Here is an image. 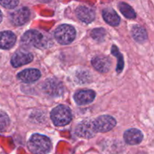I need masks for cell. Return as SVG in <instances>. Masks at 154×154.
Instances as JSON below:
<instances>
[{"label": "cell", "instance_id": "4", "mask_svg": "<svg viewBox=\"0 0 154 154\" xmlns=\"http://www.w3.org/2000/svg\"><path fill=\"white\" fill-rule=\"evenodd\" d=\"M21 42L27 46H34L36 48H41L46 45L44 35L37 30H29L24 33L21 38Z\"/></svg>", "mask_w": 154, "mask_h": 154}, {"label": "cell", "instance_id": "2", "mask_svg": "<svg viewBox=\"0 0 154 154\" xmlns=\"http://www.w3.org/2000/svg\"><path fill=\"white\" fill-rule=\"evenodd\" d=\"M51 119L56 126H66L72 120V113L68 107L59 105L51 111Z\"/></svg>", "mask_w": 154, "mask_h": 154}, {"label": "cell", "instance_id": "8", "mask_svg": "<svg viewBox=\"0 0 154 154\" xmlns=\"http://www.w3.org/2000/svg\"><path fill=\"white\" fill-rule=\"evenodd\" d=\"M30 11L29 8L23 7L17 9L11 13L10 16L11 21L14 26H22L28 21L29 18Z\"/></svg>", "mask_w": 154, "mask_h": 154}, {"label": "cell", "instance_id": "20", "mask_svg": "<svg viewBox=\"0 0 154 154\" xmlns=\"http://www.w3.org/2000/svg\"><path fill=\"white\" fill-rule=\"evenodd\" d=\"M9 118L4 112H0V132L5 130L9 125Z\"/></svg>", "mask_w": 154, "mask_h": 154}, {"label": "cell", "instance_id": "3", "mask_svg": "<svg viewBox=\"0 0 154 154\" xmlns=\"http://www.w3.org/2000/svg\"><path fill=\"white\" fill-rule=\"evenodd\" d=\"M54 36L56 40L61 45H69L75 40L76 32L72 26L63 24L56 29Z\"/></svg>", "mask_w": 154, "mask_h": 154}, {"label": "cell", "instance_id": "5", "mask_svg": "<svg viewBox=\"0 0 154 154\" xmlns=\"http://www.w3.org/2000/svg\"><path fill=\"white\" fill-rule=\"evenodd\" d=\"M43 90L45 93L53 97L61 96L64 91L63 84L55 78H50L45 82Z\"/></svg>", "mask_w": 154, "mask_h": 154}, {"label": "cell", "instance_id": "7", "mask_svg": "<svg viewBox=\"0 0 154 154\" xmlns=\"http://www.w3.org/2000/svg\"><path fill=\"white\" fill-rule=\"evenodd\" d=\"M75 132L77 135L81 138H91L96 135V131L95 129L93 122L90 120H84L77 126Z\"/></svg>", "mask_w": 154, "mask_h": 154}, {"label": "cell", "instance_id": "11", "mask_svg": "<svg viewBox=\"0 0 154 154\" xmlns=\"http://www.w3.org/2000/svg\"><path fill=\"white\" fill-rule=\"evenodd\" d=\"M96 93L93 90H81L75 95V100L80 105H87L94 100Z\"/></svg>", "mask_w": 154, "mask_h": 154}, {"label": "cell", "instance_id": "1", "mask_svg": "<svg viewBox=\"0 0 154 154\" xmlns=\"http://www.w3.org/2000/svg\"><path fill=\"white\" fill-rule=\"evenodd\" d=\"M28 148L33 154H47L51 149V142L48 137L35 134L29 140Z\"/></svg>", "mask_w": 154, "mask_h": 154}, {"label": "cell", "instance_id": "22", "mask_svg": "<svg viewBox=\"0 0 154 154\" xmlns=\"http://www.w3.org/2000/svg\"><path fill=\"white\" fill-rule=\"evenodd\" d=\"M2 20V12H1V11H0V23H1Z\"/></svg>", "mask_w": 154, "mask_h": 154}, {"label": "cell", "instance_id": "6", "mask_svg": "<svg viewBox=\"0 0 154 154\" xmlns=\"http://www.w3.org/2000/svg\"><path fill=\"white\" fill-rule=\"evenodd\" d=\"M95 129L96 132H108L115 126L116 120L114 117L108 115H103L99 117L93 122Z\"/></svg>", "mask_w": 154, "mask_h": 154}, {"label": "cell", "instance_id": "12", "mask_svg": "<svg viewBox=\"0 0 154 154\" xmlns=\"http://www.w3.org/2000/svg\"><path fill=\"white\" fill-rule=\"evenodd\" d=\"M92 65L98 72L104 73V72H107L109 71L111 63V60L108 57H103V56H98L93 59Z\"/></svg>", "mask_w": 154, "mask_h": 154}, {"label": "cell", "instance_id": "18", "mask_svg": "<svg viewBox=\"0 0 154 154\" xmlns=\"http://www.w3.org/2000/svg\"><path fill=\"white\" fill-rule=\"evenodd\" d=\"M119 8H120V11H121V13L123 14L126 18H129V19H134V18L136 17V14H135L133 8H132L131 6H129L128 4H126V3L120 2V4H119Z\"/></svg>", "mask_w": 154, "mask_h": 154}, {"label": "cell", "instance_id": "17", "mask_svg": "<svg viewBox=\"0 0 154 154\" xmlns=\"http://www.w3.org/2000/svg\"><path fill=\"white\" fill-rule=\"evenodd\" d=\"M132 36L136 42L142 43L147 38V34L146 30L139 26H135L132 30Z\"/></svg>", "mask_w": 154, "mask_h": 154}, {"label": "cell", "instance_id": "14", "mask_svg": "<svg viewBox=\"0 0 154 154\" xmlns=\"http://www.w3.org/2000/svg\"><path fill=\"white\" fill-rule=\"evenodd\" d=\"M16 42V36L12 32L5 31L0 33V48L9 49Z\"/></svg>", "mask_w": 154, "mask_h": 154}, {"label": "cell", "instance_id": "19", "mask_svg": "<svg viewBox=\"0 0 154 154\" xmlns=\"http://www.w3.org/2000/svg\"><path fill=\"white\" fill-rule=\"evenodd\" d=\"M106 35V32L103 28L94 29L91 32V36L94 40L97 42H102Z\"/></svg>", "mask_w": 154, "mask_h": 154}, {"label": "cell", "instance_id": "13", "mask_svg": "<svg viewBox=\"0 0 154 154\" xmlns=\"http://www.w3.org/2000/svg\"><path fill=\"white\" fill-rule=\"evenodd\" d=\"M76 14L78 17L86 23H90L95 19V12L87 6H80L77 8Z\"/></svg>", "mask_w": 154, "mask_h": 154}, {"label": "cell", "instance_id": "21", "mask_svg": "<svg viewBox=\"0 0 154 154\" xmlns=\"http://www.w3.org/2000/svg\"><path fill=\"white\" fill-rule=\"evenodd\" d=\"M19 3V0H0V5L6 8L11 9L16 7Z\"/></svg>", "mask_w": 154, "mask_h": 154}, {"label": "cell", "instance_id": "16", "mask_svg": "<svg viewBox=\"0 0 154 154\" xmlns=\"http://www.w3.org/2000/svg\"><path fill=\"white\" fill-rule=\"evenodd\" d=\"M102 16L104 20L108 23L109 25L116 26L120 23V17L117 14V12L112 8H106L102 12Z\"/></svg>", "mask_w": 154, "mask_h": 154}, {"label": "cell", "instance_id": "15", "mask_svg": "<svg viewBox=\"0 0 154 154\" xmlns=\"http://www.w3.org/2000/svg\"><path fill=\"white\" fill-rule=\"evenodd\" d=\"M143 139V134L138 129H131L124 133V140L127 144H138L141 142Z\"/></svg>", "mask_w": 154, "mask_h": 154}, {"label": "cell", "instance_id": "10", "mask_svg": "<svg viewBox=\"0 0 154 154\" xmlns=\"http://www.w3.org/2000/svg\"><path fill=\"white\" fill-rule=\"evenodd\" d=\"M40 71L35 69H29L22 71L17 75V78L24 83H32L40 78Z\"/></svg>", "mask_w": 154, "mask_h": 154}, {"label": "cell", "instance_id": "9", "mask_svg": "<svg viewBox=\"0 0 154 154\" xmlns=\"http://www.w3.org/2000/svg\"><path fill=\"white\" fill-rule=\"evenodd\" d=\"M33 60V57L30 53L19 51L17 52L11 58V65L14 67H20L26 64L31 63Z\"/></svg>", "mask_w": 154, "mask_h": 154}]
</instances>
